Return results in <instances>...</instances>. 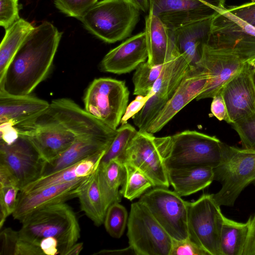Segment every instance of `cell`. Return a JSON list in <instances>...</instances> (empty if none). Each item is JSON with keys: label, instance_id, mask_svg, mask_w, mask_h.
Here are the masks:
<instances>
[{"label": "cell", "instance_id": "1", "mask_svg": "<svg viewBox=\"0 0 255 255\" xmlns=\"http://www.w3.org/2000/svg\"><path fill=\"white\" fill-rule=\"evenodd\" d=\"M62 34L48 21L34 27L0 80V92L12 95H30L47 76Z\"/></svg>", "mask_w": 255, "mask_h": 255}, {"label": "cell", "instance_id": "2", "mask_svg": "<svg viewBox=\"0 0 255 255\" xmlns=\"http://www.w3.org/2000/svg\"><path fill=\"white\" fill-rule=\"evenodd\" d=\"M221 143L215 136L186 130L160 137L159 149L167 170L198 166L214 168L221 160Z\"/></svg>", "mask_w": 255, "mask_h": 255}, {"label": "cell", "instance_id": "3", "mask_svg": "<svg viewBox=\"0 0 255 255\" xmlns=\"http://www.w3.org/2000/svg\"><path fill=\"white\" fill-rule=\"evenodd\" d=\"M22 238L39 246L43 239L53 238L59 244L60 255H65L80 237V228L72 208L65 202L38 209L21 222Z\"/></svg>", "mask_w": 255, "mask_h": 255}, {"label": "cell", "instance_id": "4", "mask_svg": "<svg viewBox=\"0 0 255 255\" xmlns=\"http://www.w3.org/2000/svg\"><path fill=\"white\" fill-rule=\"evenodd\" d=\"M139 12L128 0H102L78 19L96 37L113 43L131 35L139 21Z\"/></svg>", "mask_w": 255, "mask_h": 255}, {"label": "cell", "instance_id": "5", "mask_svg": "<svg viewBox=\"0 0 255 255\" xmlns=\"http://www.w3.org/2000/svg\"><path fill=\"white\" fill-rule=\"evenodd\" d=\"M221 160L214 168V180L221 184L213 197L220 206L233 207L244 189L255 184V150L221 143Z\"/></svg>", "mask_w": 255, "mask_h": 255}, {"label": "cell", "instance_id": "6", "mask_svg": "<svg viewBox=\"0 0 255 255\" xmlns=\"http://www.w3.org/2000/svg\"><path fill=\"white\" fill-rule=\"evenodd\" d=\"M129 95L124 81L110 78L95 79L86 91L84 109L102 123L116 130L127 107Z\"/></svg>", "mask_w": 255, "mask_h": 255}, {"label": "cell", "instance_id": "7", "mask_svg": "<svg viewBox=\"0 0 255 255\" xmlns=\"http://www.w3.org/2000/svg\"><path fill=\"white\" fill-rule=\"evenodd\" d=\"M127 227L135 255H170L173 239L139 201L131 205Z\"/></svg>", "mask_w": 255, "mask_h": 255}, {"label": "cell", "instance_id": "8", "mask_svg": "<svg viewBox=\"0 0 255 255\" xmlns=\"http://www.w3.org/2000/svg\"><path fill=\"white\" fill-rule=\"evenodd\" d=\"M189 238L209 255H220V236L224 215L213 194L187 203Z\"/></svg>", "mask_w": 255, "mask_h": 255}, {"label": "cell", "instance_id": "9", "mask_svg": "<svg viewBox=\"0 0 255 255\" xmlns=\"http://www.w3.org/2000/svg\"><path fill=\"white\" fill-rule=\"evenodd\" d=\"M138 201L176 241L189 238L187 201L168 188L156 187L145 192Z\"/></svg>", "mask_w": 255, "mask_h": 255}, {"label": "cell", "instance_id": "10", "mask_svg": "<svg viewBox=\"0 0 255 255\" xmlns=\"http://www.w3.org/2000/svg\"><path fill=\"white\" fill-rule=\"evenodd\" d=\"M254 57L232 49L218 48L204 43L195 64L208 75L204 90L196 100L213 98L224 86Z\"/></svg>", "mask_w": 255, "mask_h": 255}, {"label": "cell", "instance_id": "11", "mask_svg": "<svg viewBox=\"0 0 255 255\" xmlns=\"http://www.w3.org/2000/svg\"><path fill=\"white\" fill-rule=\"evenodd\" d=\"M47 109L13 127L18 133L27 137L41 158L49 162L69 148L76 136L58 124Z\"/></svg>", "mask_w": 255, "mask_h": 255}, {"label": "cell", "instance_id": "12", "mask_svg": "<svg viewBox=\"0 0 255 255\" xmlns=\"http://www.w3.org/2000/svg\"><path fill=\"white\" fill-rule=\"evenodd\" d=\"M191 64L189 58L183 54L163 64L159 77L147 94L149 99L141 111L132 118L138 130L146 131L173 95Z\"/></svg>", "mask_w": 255, "mask_h": 255}, {"label": "cell", "instance_id": "13", "mask_svg": "<svg viewBox=\"0 0 255 255\" xmlns=\"http://www.w3.org/2000/svg\"><path fill=\"white\" fill-rule=\"evenodd\" d=\"M149 11L170 30L212 18L225 8L226 0H149Z\"/></svg>", "mask_w": 255, "mask_h": 255}, {"label": "cell", "instance_id": "14", "mask_svg": "<svg viewBox=\"0 0 255 255\" xmlns=\"http://www.w3.org/2000/svg\"><path fill=\"white\" fill-rule=\"evenodd\" d=\"M206 43L255 58V27L225 8L212 18Z\"/></svg>", "mask_w": 255, "mask_h": 255}, {"label": "cell", "instance_id": "15", "mask_svg": "<svg viewBox=\"0 0 255 255\" xmlns=\"http://www.w3.org/2000/svg\"><path fill=\"white\" fill-rule=\"evenodd\" d=\"M159 140L160 137L153 133L137 130L126 149L123 162L141 171L154 187L168 188L167 170L160 154Z\"/></svg>", "mask_w": 255, "mask_h": 255}, {"label": "cell", "instance_id": "16", "mask_svg": "<svg viewBox=\"0 0 255 255\" xmlns=\"http://www.w3.org/2000/svg\"><path fill=\"white\" fill-rule=\"evenodd\" d=\"M45 162L24 135L18 133L9 143L0 141V164L13 175L20 190L42 176Z\"/></svg>", "mask_w": 255, "mask_h": 255}, {"label": "cell", "instance_id": "17", "mask_svg": "<svg viewBox=\"0 0 255 255\" xmlns=\"http://www.w3.org/2000/svg\"><path fill=\"white\" fill-rule=\"evenodd\" d=\"M47 111L58 124L76 137L92 136L114 139L117 134V129L102 123L70 99L53 100Z\"/></svg>", "mask_w": 255, "mask_h": 255}, {"label": "cell", "instance_id": "18", "mask_svg": "<svg viewBox=\"0 0 255 255\" xmlns=\"http://www.w3.org/2000/svg\"><path fill=\"white\" fill-rule=\"evenodd\" d=\"M208 80L206 71L197 65L191 64L172 97L146 131L151 133L160 131L180 110L201 94Z\"/></svg>", "mask_w": 255, "mask_h": 255}, {"label": "cell", "instance_id": "19", "mask_svg": "<svg viewBox=\"0 0 255 255\" xmlns=\"http://www.w3.org/2000/svg\"><path fill=\"white\" fill-rule=\"evenodd\" d=\"M255 70L247 63L220 92L226 103L231 124L255 112Z\"/></svg>", "mask_w": 255, "mask_h": 255}, {"label": "cell", "instance_id": "20", "mask_svg": "<svg viewBox=\"0 0 255 255\" xmlns=\"http://www.w3.org/2000/svg\"><path fill=\"white\" fill-rule=\"evenodd\" d=\"M87 177L50 186L29 193L19 192L16 209L12 215L13 218L21 222L25 217L38 209L77 198L80 186Z\"/></svg>", "mask_w": 255, "mask_h": 255}, {"label": "cell", "instance_id": "21", "mask_svg": "<svg viewBox=\"0 0 255 255\" xmlns=\"http://www.w3.org/2000/svg\"><path fill=\"white\" fill-rule=\"evenodd\" d=\"M147 58L146 37L144 31L111 50L102 60L100 68L106 72L126 74L136 69Z\"/></svg>", "mask_w": 255, "mask_h": 255}, {"label": "cell", "instance_id": "22", "mask_svg": "<svg viewBox=\"0 0 255 255\" xmlns=\"http://www.w3.org/2000/svg\"><path fill=\"white\" fill-rule=\"evenodd\" d=\"M49 104L30 95H12L0 92V127H13L33 119Z\"/></svg>", "mask_w": 255, "mask_h": 255}, {"label": "cell", "instance_id": "23", "mask_svg": "<svg viewBox=\"0 0 255 255\" xmlns=\"http://www.w3.org/2000/svg\"><path fill=\"white\" fill-rule=\"evenodd\" d=\"M144 32L148 51L147 62L150 65L163 64L180 54L170 30L150 11L145 18Z\"/></svg>", "mask_w": 255, "mask_h": 255}, {"label": "cell", "instance_id": "24", "mask_svg": "<svg viewBox=\"0 0 255 255\" xmlns=\"http://www.w3.org/2000/svg\"><path fill=\"white\" fill-rule=\"evenodd\" d=\"M114 139L92 136L77 137L64 152L45 162L42 176L67 168L89 157L105 151Z\"/></svg>", "mask_w": 255, "mask_h": 255}, {"label": "cell", "instance_id": "25", "mask_svg": "<svg viewBox=\"0 0 255 255\" xmlns=\"http://www.w3.org/2000/svg\"><path fill=\"white\" fill-rule=\"evenodd\" d=\"M211 20H201L170 30L179 53L189 58L192 65L200 58L202 46L208 39Z\"/></svg>", "mask_w": 255, "mask_h": 255}, {"label": "cell", "instance_id": "26", "mask_svg": "<svg viewBox=\"0 0 255 255\" xmlns=\"http://www.w3.org/2000/svg\"><path fill=\"white\" fill-rule=\"evenodd\" d=\"M168 181L181 197L203 190L214 180V168L198 166L167 170Z\"/></svg>", "mask_w": 255, "mask_h": 255}, {"label": "cell", "instance_id": "27", "mask_svg": "<svg viewBox=\"0 0 255 255\" xmlns=\"http://www.w3.org/2000/svg\"><path fill=\"white\" fill-rule=\"evenodd\" d=\"M97 173L99 186L107 211L111 204L121 201L122 195L119 188L125 181L126 168L123 162L113 159L106 163L100 164Z\"/></svg>", "mask_w": 255, "mask_h": 255}, {"label": "cell", "instance_id": "28", "mask_svg": "<svg viewBox=\"0 0 255 255\" xmlns=\"http://www.w3.org/2000/svg\"><path fill=\"white\" fill-rule=\"evenodd\" d=\"M97 170L82 184L77 198L81 210L96 226H100L104 224L106 211L99 186Z\"/></svg>", "mask_w": 255, "mask_h": 255}, {"label": "cell", "instance_id": "29", "mask_svg": "<svg viewBox=\"0 0 255 255\" xmlns=\"http://www.w3.org/2000/svg\"><path fill=\"white\" fill-rule=\"evenodd\" d=\"M34 28L31 23L20 18L5 29L0 45V80L19 47Z\"/></svg>", "mask_w": 255, "mask_h": 255}, {"label": "cell", "instance_id": "30", "mask_svg": "<svg viewBox=\"0 0 255 255\" xmlns=\"http://www.w3.org/2000/svg\"><path fill=\"white\" fill-rule=\"evenodd\" d=\"M249 230V220L241 223L224 216L220 236V255H243Z\"/></svg>", "mask_w": 255, "mask_h": 255}, {"label": "cell", "instance_id": "31", "mask_svg": "<svg viewBox=\"0 0 255 255\" xmlns=\"http://www.w3.org/2000/svg\"><path fill=\"white\" fill-rule=\"evenodd\" d=\"M126 168V177L120 189L121 195L132 201L141 196L147 189L154 187L150 179L136 167L124 163Z\"/></svg>", "mask_w": 255, "mask_h": 255}, {"label": "cell", "instance_id": "32", "mask_svg": "<svg viewBox=\"0 0 255 255\" xmlns=\"http://www.w3.org/2000/svg\"><path fill=\"white\" fill-rule=\"evenodd\" d=\"M137 131L128 123L117 128L116 136L104 153L100 164L106 163L113 159H118L123 162L126 149Z\"/></svg>", "mask_w": 255, "mask_h": 255}, {"label": "cell", "instance_id": "33", "mask_svg": "<svg viewBox=\"0 0 255 255\" xmlns=\"http://www.w3.org/2000/svg\"><path fill=\"white\" fill-rule=\"evenodd\" d=\"M163 64L152 66L147 61L141 63L132 77L134 95H147L162 71Z\"/></svg>", "mask_w": 255, "mask_h": 255}, {"label": "cell", "instance_id": "34", "mask_svg": "<svg viewBox=\"0 0 255 255\" xmlns=\"http://www.w3.org/2000/svg\"><path fill=\"white\" fill-rule=\"evenodd\" d=\"M75 168L76 164L52 173L41 176L25 186L19 192L22 193H29L50 186L66 183L78 179L76 174Z\"/></svg>", "mask_w": 255, "mask_h": 255}, {"label": "cell", "instance_id": "35", "mask_svg": "<svg viewBox=\"0 0 255 255\" xmlns=\"http://www.w3.org/2000/svg\"><path fill=\"white\" fill-rule=\"evenodd\" d=\"M128 221V214L126 208L119 202H115L108 208L104 224L111 237L119 239L123 236Z\"/></svg>", "mask_w": 255, "mask_h": 255}, {"label": "cell", "instance_id": "36", "mask_svg": "<svg viewBox=\"0 0 255 255\" xmlns=\"http://www.w3.org/2000/svg\"><path fill=\"white\" fill-rule=\"evenodd\" d=\"M19 187L15 184L0 185V228L6 218L14 212Z\"/></svg>", "mask_w": 255, "mask_h": 255}, {"label": "cell", "instance_id": "37", "mask_svg": "<svg viewBox=\"0 0 255 255\" xmlns=\"http://www.w3.org/2000/svg\"><path fill=\"white\" fill-rule=\"evenodd\" d=\"M231 125L240 137L243 148L255 150V112Z\"/></svg>", "mask_w": 255, "mask_h": 255}, {"label": "cell", "instance_id": "38", "mask_svg": "<svg viewBox=\"0 0 255 255\" xmlns=\"http://www.w3.org/2000/svg\"><path fill=\"white\" fill-rule=\"evenodd\" d=\"M98 0H54L56 7L68 16L79 19Z\"/></svg>", "mask_w": 255, "mask_h": 255}, {"label": "cell", "instance_id": "39", "mask_svg": "<svg viewBox=\"0 0 255 255\" xmlns=\"http://www.w3.org/2000/svg\"><path fill=\"white\" fill-rule=\"evenodd\" d=\"M20 18L18 0H0V25L7 29Z\"/></svg>", "mask_w": 255, "mask_h": 255}, {"label": "cell", "instance_id": "40", "mask_svg": "<svg viewBox=\"0 0 255 255\" xmlns=\"http://www.w3.org/2000/svg\"><path fill=\"white\" fill-rule=\"evenodd\" d=\"M20 239L19 231L6 228L0 233V255H15Z\"/></svg>", "mask_w": 255, "mask_h": 255}, {"label": "cell", "instance_id": "41", "mask_svg": "<svg viewBox=\"0 0 255 255\" xmlns=\"http://www.w3.org/2000/svg\"><path fill=\"white\" fill-rule=\"evenodd\" d=\"M170 255H209L189 238L182 241L173 240Z\"/></svg>", "mask_w": 255, "mask_h": 255}, {"label": "cell", "instance_id": "42", "mask_svg": "<svg viewBox=\"0 0 255 255\" xmlns=\"http://www.w3.org/2000/svg\"><path fill=\"white\" fill-rule=\"evenodd\" d=\"M227 9L233 14L250 24L255 22V1L245 3L240 5L231 6Z\"/></svg>", "mask_w": 255, "mask_h": 255}, {"label": "cell", "instance_id": "43", "mask_svg": "<svg viewBox=\"0 0 255 255\" xmlns=\"http://www.w3.org/2000/svg\"><path fill=\"white\" fill-rule=\"evenodd\" d=\"M211 112L219 121H224L228 124H231L226 105L221 93L217 94L213 98L211 104Z\"/></svg>", "mask_w": 255, "mask_h": 255}, {"label": "cell", "instance_id": "44", "mask_svg": "<svg viewBox=\"0 0 255 255\" xmlns=\"http://www.w3.org/2000/svg\"><path fill=\"white\" fill-rule=\"evenodd\" d=\"M149 97L148 95L146 96L137 95L135 99L132 101L127 106L125 114H124L121 121V125L127 123V121L134 116L139 113L144 106Z\"/></svg>", "mask_w": 255, "mask_h": 255}, {"label": "cell", "instance_id": "45", "mask_svg": "<svg viewBox=\"0 0 255 255\" xmlns=\"http://www.w3.org/2000/svg\"><path fill=\"white\" fill-rule=\"evenodd\" d=\"M248 220L249 230L243 255H255V213Z\"/></svg>", "mask_w": 255, "mask_h": 255}, {"label": "cell", "instance_id": "46", "mask_svg": "<svg viewBox=\"0 0 255 255\" xmlns=\"http://www.w3.org/2000/svg\"><path fill=\"white\" fill-rule=\"evenodd\" d=\"M39 246L45 255H60V246L58 241L53 238L42 239Z\"/></svg>", "mask_w": 255, "mask_h": 255}, {"label": "cell", "instance_id": "47", "mask_svg": "<svg viewBox=\"0 0 255 255\" xmlns=\"http://www.w3.org/2000/svg\"><path fill=\"white\" fill-rule=\"evenodd\" d=\"M135 255L132 249L129 246L128 247L119 250H103L100 251L94 255Z\"/></svg>", "mask_w": 255, "mask_h": 255}, {"label": "cell", "instance_id": "48", "mask_svg": "<svg viewBox=\"0 0 255 255\" xmlns=\"http://www.w3.org/2000/svg\"><path fill=\"white\" fill-rule=\"evenodd\" d=\"M140 11L143 12L149 11V0H128Z\"/></svg>", "mask_w": 255, "mask_h": 255}, {"label": "cell", "instance_id": "49", "mask_svg": "<svg viewBox=\"0 0 255 255\" xmlns=\"http://www.w3.org/2000/svg\"><path fill=\"white\" fill-rule=\"evenodd\" d=\"M83 249V243H76L69 249L65 255H79Z\"/></svg>", "mask_w": 255, "mask_h": 255}, {"label": "cell", "instance_id": "50", "mask_svg": "<svg viewBox=\"0 0 255 255\" xmlns=\"http://www.w3.org/2000/svg\"><path fill=\"white\" fill-rule=\"evenodd\" d=\"M249 63L252 65L255 69V57Z\"/></svg>", "mask_w": 255, "mask_h": 255}, {"label": "cell", "instance_id": "51", "mask_svg": "<svg viewBox=\"0 0 255 255\" xmlns=\"http://www.w3.org/2000/svg\"><path fill=\"white\" fill-rule=\"evenodd\" d=\"M254 82H255V70L254 74Z\"/></svg>", "mask_w": 255, "mask_h": 255}, {"label": "cell", "instance_id": "52", "mask_svg": "<svg viewBox=\"0 0 255 255\" xmlns=\"http://www.w3.org/2000/svg\"><path fill=\"white\" fill-rule=\"evenodd\" d=\"M252 24V25H253L255 27V22H254V23H253L252 24Z\"/></svg>", "mask_w": 255, "mask_h": 255}]
</instances>
